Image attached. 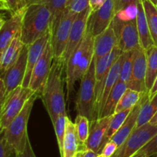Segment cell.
Masks as SVG:
<instances>
[{"instance_id": "484cf974", "label": "cell", "mask_w": 157, "mask_h": 157, "mask_svg": "<svg viewBox=\"0 0 157 157\" xmlns=\"http://www.w3.org/2000/svg\"><path fill=\"white\" fill-rule=\"evenodd\" d=\"M146 94L147 93H141L128 87L120 99L115 109V113L129 109H133L136 104L140 102Z\"/></svg>"}, {"instance_id": "f546056e", "label": "cell", "mask_w": 157, "mask_h": 157, "mask_svg": "<svg viewBox=\"0 0 157 157\" xmlns=\"http://www.w3.org/2000/svg\"><path fill=\"white\" fill-rule=\"evenodd\" d=\"M153 44L157 46V7L150 0H143Z\"/></svg>"}, {"instance_id": "4fadbf2b", "label": "cell", "mask_w": 157, "mask_h": 157, "mask_svg": "<svg viewBox=\"0 0 157 157\" xmlns=\"http://www.w3.org/2000/svg\"><path fill=\"white\" fill-rule=\"evenodd\" d=\"M29 45L25 44L21 54L15 64L9 67L2 77L5 84V96L22 84L27 67V58Z\"/></svg>"}, {"instance_id": "5bb4252c", "label": "cell", "mask_w": 157, "mask_h": 157, "mask_svg": "<svg viewBox=\"0 0 157 157\" xmlns=\"http://www.w3.org/2000/svg\"><path fill=\"white\" fill-rule=\"evenodd\" d=\"M147 74V51L142 47L135 51L131 78L127 87L141 93H148L146 87Z\"/></svg>"}, {"instance_id": "91938a15", "label": "cell", "mask_w": 157, "mask_h": 157, "mask_svg": "<svg viewBox=\"0 0 157 157\" xmlns=\"http://www.w3.org/2000/svg\"><path fill=\"white\" fill-rule=\"evenodd\" d=\"M154 157H157V155H156V156H154Z\"/></svg>"}, {"instance_id": "db71d44e", "label": "cell", "mask_w": 157, "mask_h": 157, "mask_svg": "<svg viewBox=\"0 0 157 157\" xmlns=\"http://www.w3.org/2000/svg\"><path fill=\"white\" fill-rule=\"evenodd\" d=\"M150 2H151L152 3H153V4H154L155 6H157V0H150Z\"/></svg>"}, {"instance_id": "d590c367", "label": "cell", "mask_w": 157, "mask_h": 157, "mask_svg": "<svg viewBox=\"0 0 157 157\" xmlns=\"http://www.w3.org/2000/svg\"><path fill=\"white\" fill-rule=\"evenodd\" d=\"M90 7V0H71L64 10L78 15Z\"/></svg>"}, {"instance_id": "2e32d148", "label": "cell", "mask_w": 157, "mask_h": 157, "mask_svg": "<svg viewBox=\"0 0 157 157\" xmlns=\"http://www.w3.org/2000/svg\"><path fill=\"white\" fill-rule=\"evenodd\" d=\"M118 37L111 23L106 30L94 37V59L98 61L110 54L117 46Z\"/></svg>"}, {"instance_id": "b9f144b4", "label": "cell", "mask_w": 157, "mask_h": 157, "mask_svg": "<svg viewBox=\"0 0 157 157\" xmlns=\"http://www.w3.org/2000/svg\"><path fill=\"white\" fill-rule=\"evenodd\" d=\"M107 0H90V8L91 9V12L98 10Z\"/></svg>"}, {"instance_id": "d6986e66", "label": "cell", "mask_w": 157, "mask_h": 157, "mask_svg": "<svg viewBox=\"0 0 157 157\" xmlns=\"http://www.w3.org/2000/svg\"><path fill=\"white\" fill-rule=\"evenodd\" d=\"M112 116L104 117L90 121L89 136L85 144V148L100 154L102 149L104 136L108 128Z\"/></svg>"}, {"instance_id": "9a60e30c", "label": "cell", "mask_w": 157, "mask_h": 157, "mask_svg": "<svg viewBox=\"0 0 157 157\" xmlns=\"http://www.w3.org/2000/svg\"><path fill=\"white\" fill-rule=\"evenodd\" d=\"M117 35L118 37L117 47L123 52L134 51L141 47L136 18L123 23Z\"/></svg>"}, {"instance_id": "8fae6325", "label": "cell", "mask_w": 157, "mask_h": 157, "mask_svg": "<svg viewBox=\"0 0 157 157\" xmlns=\"http://www.w3.org/2000/svg\"><path fill=\"white\" fill-rule=\"evenodd\" d=\"M90 14H91V9L89 7L83 11L82 12L78 14L75 18L73 25H72L71 29L65 51L61 58V60L64 63V64H66L67 59L71 55L74 51L78 47V45L84 39L86 32H87Z\"/></svg>"}, {"instance_id": "f907efd6", "label": "cell", "mask_w": 157, "mask_h": 157, "mask_svg": "<svg viewBox=\"0 0 157 157\" xmlns=\"http://www.w3.org/2000/svg\"><path fill=\"white\" fill-rule=\"evenodd\" d=\"M150 123H151V124H157V112L156 113V114L153 116V117L152 118L151 121H150Z\"/></svg>"}, {"instance_id": "8992f818", "label": "cell", "mask_w": 157, "mask_h": 157, "mask_svg": "<svg viewBox=\"0 0 157 157\" xmlns=\"http://www.w3.org/2000/svg\"><path fill=\"white\" fill-rule=\"evenodd\" d=\"M36 94L29 87L18 86L5 96L0 116V127L7 128L14 118L21 112L28 100Z\"/></svg>"}, {"instance_id": "f1b7e54d", "label": "cell", "mask_w": 157, "mask_h": 157, "mask_svg": "<svg viewBox=\"0 0 157 157\" xmlns=\"http://www.w3.org/2000/svg\"><path fill=\"white\" fill-rule=\"evenodd\" d=\"M131 110L132 109H129V110H124V111L116 113L113 115H112L110 124H109L108 126V128H107V132H106L105 136H104V141H103L102 149L103 147H104V146L105 145L108 141L110 140L112 136H113V135H114V133L119 130L120 127L123 125V124L124 123L125 120L127 119L128 115L130 114ZM102 149H101V150H102Z\"/></svg>"}, {"instance_id": "1f68e13d", "label": "cell", "mask_w": 157, "mask_h": 157, "mask_svg": "<svg viewBox=\"0 0 157 157\" xmlns=\"http://www.w3.org/2000/svg\"><path fill=\"white\" fill-rule=\"evenodd\" d=\"M75 126L80 143L81 145L85 147L86 141L89 136L90 120L87 117L83 116V115H77L75 118Z\"/></svg>"}, {"instance_id": "7dc6e473", "label": "cell", "mask_w": 157, "mask_h": 157, "mask_svg": "<svg viewBox=\"0 0 157 157\" xmlns=\"http://www.w3.org/2000/svg\"><path fill=\"white\" fill-rule=\"evenodd\" d=\"M5 94V84L2 78H0V98Z\"/></svg>"}, {"instance_id": "603a6c76", "label": "cell", "mask_w": 157, "mask_h": 157, "mask_svg": "<svg viewBox=\"0 0 157 157\" xmlns=\"http://www.w3.org/2000/svg\"><path fill=\"white\" fill-rule=\"evenodd\" d=\"M84 149L85 147L80 143L75 124L67 117L61 157H75L78 152Z\"/></svg>"}, {"instance_id": "8d00e7d4", "label": "cell", "mask_w": 157, "mask_h": 157, "mask_svg": "<svg viewBox=\"0 0 157 157\" xmlns=\"http://www.w3.org/2000/svg\"><path fill=\"white\" fill-rule=\"evenodd\" d=\"M136 153L144 154L147 157L155 156L157 155V133Z\"/></svg>"}, {"instance_id": "9f6ffc18", "label": "cell", "mask_w": 157, "mask_h": 157, "mask_svg": "<svg viewBox=\"0 0 157 157\" xmlns=\"http://www.w3.org/2000/svg\"><path fill=\"white\" fill-rule=\"evenodd\" d=\"M1 55H2V52H0V61H1Z\"/></svg>"}, {"instance_id": "6f0895ef", "label": "cell", "mask_w": 157, "mask_h": 157, "mask_svg": "<svg viewBox=\"0 0 157 157\" xmlns=\"http://www.w3.org/2000/svg\"><path fill=\"white\" fill-rule=\"evenodd\" d=\"M19 2H20V4H21V0H19ZM21 8H23L22 6H21Z\"/></svg>"}, {"instance_id": "ba28073f", "label": "cell", "mask_w": 157, "mask_h": 157, "mask_svg": "<svg viewBox=\"0 0 157 157\" xmlns=\"http://www.w3.org/2000/svg\"><path fill=\"white\" fill-rule=\"evenodd\" d=\"M78 15L64 10L60 19L52 26V44L55 58H62L67 46L71 29Z\"/></svg>"}, {"instance_id": "681fc988", "label": "cell", "mask_w": 157, "mask_h": 157, "mask_svg": "<svg viewBox=\"0 0 157 157\" xmlns=\"http://www.w3.org/2000/svg\"><path fill=\"white\" fill-rule=\"evenodd\" d=\"M5 100V94L0 98V116H1V110H2V107L3 102H4Z\"/></svg>"}, {"instance_id": "816d5d0a", "label": "cell", "mask_w": 157, "mask_h": 157, "mask_svg": "<svg viewBox=\"0 0 157 157\" xmlns=\"http://www.w3.org/2000/svg\"><path fill=\"white\" fill-rule=\"evenodd\" d=\"M131 157H147V156H145L144 154H141V153H135V154Z\"/></svg>"}, {"instance_id": "e575fe53", "label": "cell", "mask_w": 157, "mask_h": 157, "mask_svg": "<svg viewBox=\"0 0 157 157\" xmlns=\"http://www.w3.org/2000/svg\"><path fill=\"white\" fill-rule=\"evenodd\" d=\"M17 153L10 147L6 136V129L0 127V157H16Z\"/></svg>"}, {"instance_id": "44dd1931", "label": "cell", "mask_w": 157, "mask_h": 157, "mask_svg": "<svg viewBox=\"0 0 157 157\" xmlns=\"http://www.w3.org/2000/svg\"><path fill=\"white\" fill-rule=\"evenodd\" d=\"M24 43L21 40V31L17 34L9 45L2 52L0 61V78H2L5 73L12 67L18 60L21 50L24 48Z\"/></svg>"}, {"instance_id": "ffe728a7", "label": "cell", "mask_w": 157, "mask_h": 157, "mask_svg": "<svg viewBox=\"0 0 157 157\" xmlns=\"http://www.w3.org/2000/svg\"><path fill=\"white\" fill-rule=\"evenodd\" d=\"M147 97H148V93L146 94L144 96V98H143V99L140 101V102L138 104H136V105L132 109L131 112H130V114L128 115L127 119L125 120V121H124V123L123 124V125L120 127L119 130L114 133V135H113L111 137V139H110V140L114 142L115 144L118 146V147H121V146L125 142V140L128 138V136H130V133H131L132 132H133V130L136 127L138 116H139V113L140 111L141 107H142L143 102H144V100H145Z\"/></svg>"}, {"instance_id": "277c9868", "label": "cell", "mask_w": 157, "mask_h": 157, "mask_svg": "<svg viewBox=\"0 0 157 157\" xmlns=\"http://www.w3.org/2000/svg\"><path fill=\"white\" fill-rule=\"evenodd\" d=\"M39 96L38 93L32 95L19 113L14 118L7 128H6V136L8 143L16 153H21L25 147L26 140L29 137L27 125L29 117L33 107L34 102Z\"/></svg>"}, {"instance_id": "d4e9b609", "label": "cell", "mask_w": 157, "mask_h": 157, "mask_svg": "<svg viewBox=\"0 0 157 157\" xmlns=\"http://www.w3.org/2000/svg\"><path fill=\"white\" fill-rule=\"evenodd\" d=\"M128 88L127 84L123 81H118L112 89L111 92L109 94L105 104H104V109L100 115L99 118L104 117L112 116L115 113V109L117 105L119 102L120 99L124 94L125 90ZM98 118V119H99Z\"/></svg>"}, {"instance_id": "9c48e42d", "label": "cell", "mask_w": 157, "mask_h": 157, "mask_svg": "<svg viewBox=\"0 0 157 157\" xmlns=\"http://www.w3.org/2000/svg\"><path fill=\"white\" fill-rule=\"evenodd\" d=\"M124 52L117 46L110 54L95 61V107L94 119L98 120V107L106 79L113 63Z\"/></svg>"}, {"instance_id": "ee69618b", "label": "cell", "mask_w": 157, "mask_h": 157, "mask_svg": "<svg viewBox=\"0 0 157 157\" xmlns=\"http://www.w3.org/2000/svg\"><path fill=\"white\" fill-rule=\"evenodd\" d=\"M98 153L88 149H84L82 150V156L81 157H98Z\"/></svg>"}, {"instance_id": "7a4b0ae2", "label": "cell", "mask_w": 157, "mask_h": 157, "mask_svg": "<svg viewBox=\"0 0 157 157\" xmlns=\"http://www.w3.org/2000/svg\"><path fill=\"white\" fill-rule=\"evenodd\" d=\"M94 60V36L88 21L84 39L74 51L65 64V81L67 84V99L75 90V84L81 80Z\"/></svg>"}, {"instance_id": "ac0fdd59", "label": "cell", "mask_w": 157, "mask_h": 157, "mask_svg": "<svg viewBox=\"0 0 157 157\" xmlns=\"http://www.w3.org/2000/svg\"><path fill=\"white\" fill-rule=\"evenodd\" d=\"M52 38V30L49 31L48 33L43 35L40 38L37 39L31 44L29 45L28 50V58H27V67H26L25 75L21 86L25 87H29L30 83L31 76H32V71L34 67L36 64L37 61L39 59L41 55L44 52L48 43L50 41Z\"/></svg>"}, {"instance_id": "836d02e7", "label": "cell", "mask_w": 157, "mask_h": 157, "mask_svg": "<svg viewBox=\"0 0 157 157\" xmlns=\"http://www.w3.org/2000/svg\"><path fill=\"white\" fill-rule=\"evenodd\" d=\"M67 113L64 112L59 114L55 122L53 124L54 128H55V134L57 137V142H58V149H59L60 155L62 153L63 150V142H64V134H65L66 130V123H67Z\"/></svg>"}, {"instance_id": "11a10c76", "label": "cell", "mask_w": 157, "mask_h": 157, "mask_svg": "<svg viewBox=\"0 0 157 157\" xmlns=\"http://www.w3.org/2000/svg\"><path fill=\"white\" fill-rule=\"evenodd\" d=\"M98 157H106V156H104V155H102V154H99V155H98Z\"/></svg>"}, {"instance_id": "f35d334b", "label": "cell", "mask_w": 157, "mask_h": 157, "mask_svg": "<svg viewBox=\"0 0 157 157\" xmlns=\"http://www.w3.org/2000/svg\"><path fill=\"white\" fill-rule=\"evenodd\" d=\"M118 149V146L113 141L110 140L104 146L100 154L104 155L106 157H111Z\"/></svg>"}, {"instance_id": "f5cc1de1", "label": "cell", "mask_w": 157, "mask_h": 157, "mask_svg": "<svg viewBox=\"0 0 157 157\" xmlns=\"http://www.w3.org/2000/svg\"><path fill=\"white\" fill-rule=\"evenodd\" d=\"M81 156H82V150H81V151L78 152V153L75 155V157H81Z\"/></svg>"}, {"instance_id": "6125c7cd", "label": "cell", "mask_w": 157, "mask_h": 157, "mask_svg": "<svg viewBox=\"0 0 157 157\" xmlns=\"http://www.w3.org/2000/svg\"><path fill=\"white\" fill-rule=\"evenodd\" d=\"M0 11H1V10H0Z\"/></svg>"}, {"instance_id": "30bf717a", "label": "cell", "mask_w": 157, "mask_h": 157, "mask_svg": "<svg viewBox=\"0 0 157 157\" xmlns=\"http://www.w3.org/2000/svg\"><path fill=\"white\" fill-rule=\"evenodd\" d=\"M54 58L55 57L50 40L44 52L34 67L29 86L31 90L35 93H38L39 95H41L43 87L50 73Z\"/></svg>"}, {"instance_id": "e0dca14e", "label": "cell", "mask_w": 157, "mask_h": 157, "mask_svg": "<svg viewBox=\"0 0 157 157\" xmlns=\"http://www.w3.org/2000/svg\"><path fill=\"white\" fill-rule=\"evenodd\" d=\"M25 9L26 6L12 14L0 30V52L2 53L21 31Z\"/></svg>"}, {"instance_id": "83f0119b", "label": "cell", "mask_w": 157, "mask_h": 157, "mask_svg": "<svg viewBox=\"0 0 157 157\" xmlns=\"http://www.w3.org/2000/svg\"><path fill=\"white\" fill-rule=\"evenodd\" d=\"M157 112V94L151 99L147 97L143 102L139 116H138L136 127H141L151 121Z\"/></svg>"}, {"instance_id": "c3c4849f", "label": "cell", "mask_w": 157, "mask_h": 157, "mask_svg": "<svg viewBox=\"0 0 157 157\" xmlns=\"http://www.w3.org/2000/svg\"><path fill=\"white\" fill-rule=\"evenodd\" d=\"M6 15L5 14H2L0 13V30H1V29L2 28L3 25H4V23L6 21Z\"/></svg>"}, {"instance_id": "ab89813d", "label": "cell", "mask_w": 157, "mask_h": 157, "mask_svg": "<svg viewBox=\"0 0 157 157\" xmlns=\"http://www.w3.org/2000/svg\"><path fill=\"white\" fill-rule=\"evenodd\" d=\"M16 157H36L35 153H34L33 151V149H32V145H31L29 137L27 138V140H26L25 147L24 150H23L21 153H17Z\"/></svg>"}, {"instance_id": "f6af8a7d", "label": "cell", "mask_w": 157, "mask_h": 157, "mask_svg": "<svg viewBox=\"0 0 157 157\" xmlns=\"http://www.w3.org/2000/svg\"><path fill=\"white\" fill-rule=\"evenodd\" d=\"M41 2V0H21V6L22 7H25V6H29L31 4H33V3L39 2Z\"/></svg>"}, {"instance_id": "bcb514c9", "label": "cell", "mask_w": 157, "mask_h": 157, "mask_svg": "<svg viewBox=\"0 0 157 157\" xmlns=\"http://www.w3.org/2000/svg\"><path fill=\"white\" fill-rule=\"evenodd\" d=\"M0 10L1 11H8L9 12V7H8V5L6 2H3L2 0H0Z\"/></svg>"}, {"instance_id": "74e56055", "label": "cell", "mask_w": 157, "mask_h": 157, "mask_svg": "<svg viewBox=\"0 0 157 157\" xmlns=\"http://www.w3.org/2000/svg\"><path fill=\"white\" fill-rule=\"evenodd\" d=\"M140 0H116L117 15L130 6H136Z\"/></svg>"}, {"instance_id": "60d3db41", "label": "cell", "mask_w": 157, "mask_h": 157, "mask_svg": "<svg viewBox=\"0 0 157 157\" xmlns=\"http://www.w3.org/2000/svg\"><path fill=\"white\" fill-rule=\"evenodd\" d=\"M6 2L8 5L9 12L11 13V15L15 13V12L19 10L20 9H21L19 0H6Z\"/></svg>"}, {"instance_id": "7c38bea8", "label": "cell", "mask_w": 157, "mask_h": 157, "mask_svg": "<svg viewBox=\"0 0 157 157\" xmlns=\"http://www.w3.org/2000/svg\"><path fill=\"white\" fill-rule=\"evenodd\" d=\"M116 16V0H107L98 10L91 12L89 24L93 36H97L106 30Z\"/></svg>"}, {"instance_id": "7bdbcfd3", "label": "cell", "mask_w": 157, "mask_h": 157, "mask_svg": "<svg viewBox=\"0 0 157 157\" xmlns=\"http://www.w3.org/2000/svg\"><path fill=\"white\" fill-rule=\"evenodd\" d=\"M156 94H157V76H156V79H155L153 86H152L151 89H150L148 92L149 99H151V98H153V97Z\"/></svg>"}, {"instance_id": "680465c9", "label": "cell", "mask_w": 157, "mask_h": 157, "mask_svg": "<svg viewBox=\"0 0 157 157\" xmlns=\"http://www.w3.org/2000/svg\"><path fill=\"white\" fill-rule=\"evenodd\" d=\"M2 1H3V2H6V0H2Z\"/></svg>"}, {"instance_id": "4316f807", "label": "cell", "mask_w": 157, "mask_h": 157, "mask_svg": "<svg viewBox=\"0 0 157 157\" xmlns=\"http://www.w3.org/2000/svg\"><path fill=\"white\" fill-rule=\"evenodd\" d=\"M157 76V46L153 45L147 50V74L146 87L147 90L151 89Z\"/></svg>"}, {"instance_id": "d6a6232c", "label": "cell", "mask_w": 157, "mask_h": 157, "mask_svg": "<svg viewBox=\"0 0 157 157\" xmlns=\"http://www.w3.org/2000/svg\"><path fill=\"white\" fill-rule=\"evenodd\" d=\"M135 51L124 52V60L121 67L119 81L125 82L128 84L131 78L132 69H133V61L135 57Z\"/></svg>"}, {"instance_id": "7402d4cb", "label": "cell", "mask_w": 157, "mask_h": 157, "mask_svg": "<svg viewBox=\"0 0 157 157\" xmlns=\"http://www.w3.org/2000/svg\"><path fill=\"white\" fill-rule=\"evenodd\" d=\"M124 60V52L117 58L116 61L113 63L109 71L108 75L106 79L105 84H104V89H103L102 94H101V99H100L99 104L98 107V119L99 118L103 109H104V104H105L106 101L108 98L109 94L111 92L112 89L114 87L116 83L119 81L120 74H121V67H122L123 62Z\"/></svg>"}, {"instance_id": "3957f363", "label": "cell", "mask_w": 157, "mask_h": 157, "mask_svg": "<svg viewBox=\"0 0 157 157\" xmlns=\"http://www.w3.org/2000/svg\"><path fill=\"white\" fill-rule=\"evenodd\" d=\"M52 13L39 2L26 6L21 29V40L29 45L52 30Z\"/></svg>"}, {"instance_id": "4dcf8cb0", "label": "cell", "mask_w": 157, "mask_h": 157, "mask_svg": "<svg viewBox=\"0 0 157 157\" xmlns=\"http://www.w3.org/2000/svg\"><path fill=\"white\" fill-rule=\"evenodd\" d=\"M71 0H41L48 6L52 13V26L61 18L66 6Z\"/></svg>"}, {"instance_id": "cb8c5ba5", "label": "cell", "mask_w": 157, "mask_h": 157, "mask_svg": "<svg viewBox=\"0 0 157 157\" xmlns=\"http://www.w3.org/2000/svg\"><path fill=\"white\" fill-rule=\"evenodd\" d=\"M136 21L137 25L138 33L140 37V46L144 50H148L150 48L154 45L151 35H150V29H149L148 21H147V15L144 10L143 0H140L136 3Z\"/></svg>"}, {"instance_id": "6da1fadb", "label": "cell", "mask_w": 157, "mask_h": 157, "mask_svg": "<svg viewBox=\"0 0 157 157\" xmlns=\"http://www.w3.org/2000/svg\"><path fill=\"white\" fill-rule=\"evenodd\" d=\"M64 67L65 64L61 58H54L50 73L41 94V99L52 124L55 122L59 114L66 112L62 84V74Z\"/></svg>"}, {"instance_id": "52a82bcc", "label": "cell", "mask_w": 157, "mask_h": 157, "mask_svg": "<svg viewBox=\"0 0 157 157\" xmlns=\"http://www.w3.org/2000/svg\"><path fill=\"white\" fill-rule=\"evenodd\" d=\"M157 133V124L147 123L136 127L111 157H131Z\"/></svg>"}, {"instance_id": "5b68a950", "label": "cell", "mask_w": 157, "mask_h": 157, "mask_svg": "<svg viewBox=\"0 0 157 157\" xmlns=\"http://www.w3.org/2000/svg\"><path fill=\"white\" fill-rule=\"evenodd\" d=\"M95 107V61H92L88 70L81 78V85L76 101L77 115L85 116L93 121Z\"/></svg>"}, {"instance_id": "94428289", "label": "cell", "mask_w": 157, "mask_h": 157, "mask_svg": "<svg viewBox=\"0 0 157 157\" xmlns=\"http://www.w3.org/2000/svg\"><path fill=\"white\" fill-rule=\"evenodd\" d=\"M156 7H157V6H156Z\"/></svg>"}]
</instances>
